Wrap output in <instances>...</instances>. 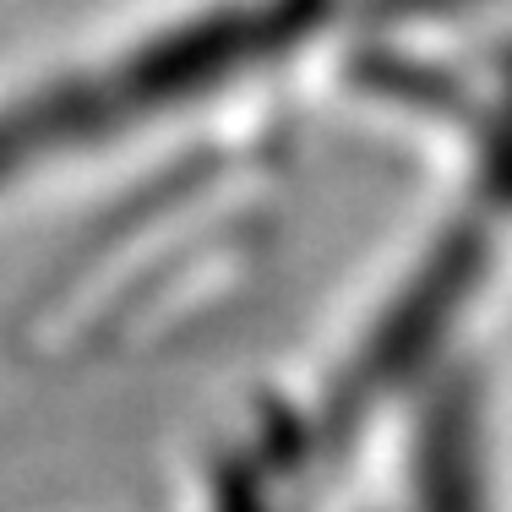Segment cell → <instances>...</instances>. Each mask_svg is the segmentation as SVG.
I'll return each instance as SVG.
<instances>
[{"label": "cell", "instance_id": "6da1fadb", "mask_svg": "<svg viewBox=\"0 0 512 512\" xmlns=\"http://www.w3.org/2000/svg\"><path fill=\"white\" fill-rule=\"evenodd\" d=\"M322 0H137L0 66V207L213 120L300 50Z\"/></svg>", "mask_w": 512, "mask_h": 512}]
</instances>
